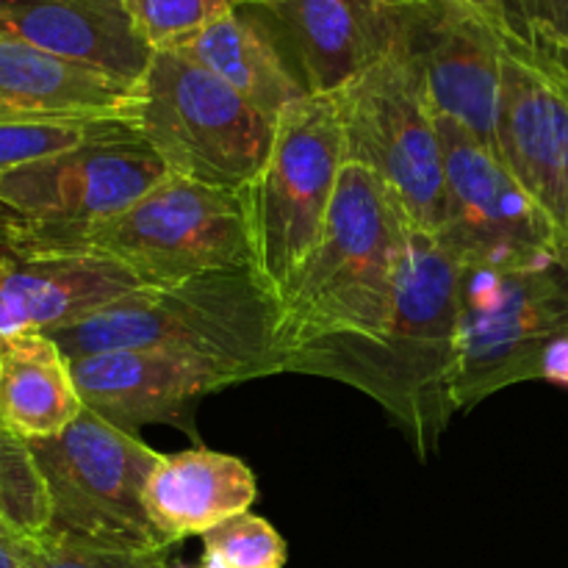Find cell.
<instances>
[{
  "instance_id": "5bb4252c",
  "label": "cell",
  "mask_w": 568,
  "mask_h": 568,
  "mask_svg": "<svg viewBox=\"0 0 568 568\" xmlns=\"http://www.w3.org/2000/svg\"><path fill=\"white\" fill-rule=\"evenodd\" d=\"M397 48L414 67L433 114L460 122L497 150L503 37L430 0H399Z\"/></svg>"
},
{
  "instance_id": "ffe728a7",
  "label": "cell",
  "mask_w": 568,
  "mask_h": 568,
  "mask_svg": "<svg viewBox=\"0 0 568 568\" xmlns=\"http://www.w3.org/2000/svg\"><path fill=\"white\" fill-rule=\"evenodd\" d=\"M83 414L70 358L39 331L0 336V430L17 442L59 436Z\"/></svg>"
},
{
  "instance_id": "7402d4cb",
  "label": "cell",
  "mask_w": 568,
  "mask_h": 568,
  "mask_svg": "<svg viewBox=\"0 0 568 568\" xmlns=\"http://www.w3.org/2000/svg\"><path fill=\"white\" fill-rule=\"evenodd\" d=\"M125 116L0 114V175L98 139Z\"/></svg>"
},
{
  "instance_id": "30bf717a",
  "label": "cell",
  "mask_w": 568,
  "mask_h": 568,
  "mask_svg": "<svg viewBox=\"0 0 568 568\" xmlns=\"http://www.w3.org/2000/svg\"><path fill=\"white\" fill-rule=\"evenodd\" d=\"M166 175L159 153L125 120L103 136L0 175V216L50 242L81 244Z\"/></svg>"
},
{
  "instance_id": "f1b7e54d",
  "label": "cell",
  "mask_w": 568,
  "mask_h": 568,
  "mask_svg": "<svg viewBox=\"0 0 568 568\" xmlns=\"http://www.w3.org/2000/svg\"><path fill=\"white\" fill-rule=\"evenodd\" d=\"M0 568H22V536L0 530Z\"/></svg>"
},
{
  "instance_id": "5b68a950",
  "label": "cell",
  "mask_w": 568,
  "mask_h": 568,
  "mask_svg": "<svg viewBox=\"0 0 568 568\" xmlns=\"http://www.w3.org/2000/svg\"><path fill=\"white\" fill-rule=\"evenodd\" d=\"M125 120L172 175L231 192L264 170L277 125L178 50H155Z\"/></svg>"
},
{
  "instance_id": "484cf974",
  "label": "cell",
  "mask_w": 568,
  "mask_h": 568,
  "mask_svg": "<svg viewBox=\"0 0 568 568\" xmlns=\"http://www.w3.org/2000/svg\"><path fill=\"white\" fill-rule=\"evenodd\" d=\"M22 568H166V552H120L39 532L22 536Z\"/></svg>"
},
{
  "instance_id": "ac0fdd59",
  "label": "cell",
  "mask_w": 568,
  "mask_h": 568,
  "mask_svg": "<svg viewBox=\"0 0 568 568\" xmlns=\"http://www.w3.org/2000/svg\"><path fill=\"white\" fill-rule=\"evenodd\" d=\"M255 497L258 483L250 466L205 447L159 455L144 483V508L170 547L247 514Z\"/></svg>"
},
{
  "instance_id": "6da1fadb",
  "label": "cell",
  "mask_w": 568,
  "mask_h": 568,
  "mask_svg": "<svg viewBox=\"0 0 568 568\" xmlns=\"http://www.w3.org/2000/svg\"><path fill=\"white\" fill-rule=\"evenodd\" d=\"M460 261L438 233L410 227L399 255L392 314L372 344H325L288 355L281 375H314L381 403L427 455L455 410Z\"/></svg>"
},
{
  "instance_id": "3957f363",
  "label": "cell",
  "mask_w": 568,
  "mask_h": 568,
  "mask_svg": "<svg viewBox=\"0 0 568 568\" xmlns=\"http://www.w3.org/2000/svg\"><path fill=\"white\" fill-rule=\"evenodd\" d=\"M277 300L255 270L144 286L48 333L70 361L111 349H164L214 361L244 381L275 375Z\"/></svg>"
},
{
  "instance_id": "52a82bcc",
  "label": "cell",
  "mask_w": 568,
  "mask_h": 568,
  "mask_svg": "<svg viewBox=\"0 0 568 568\" xmlns=\"http://www.w3.org/2000/svg\"><path fill=\"white\" fill-rule=\"evenodd\" d=\"M344 164L333 94H308L277 120L264 170L244 189L255 272L275 300L320 244Z\"/></svg>"
},
{
  "instance_id": "2e32d148",
  "label": "cell",
  "mask_w": 568,
  "mask_h": 568,
  "mask_svg": "<svg viewBox=\"0 0 568 568\" xmlns=\"http://www.w3.org/2000/svg\"><path fill=\"white\" fill-rule=\"evenodd\" d=\"M311 94H333L388 55L399 33V0H277L266 9Z\"/></svg>"
},
{
  "instance_id": "8992f818",
  "label": "cell",
  "mask_w": 568,
  "mask_h": 568,
  "mask_svg": "<svg viewBox=\"0 0 568 568\" xmlns=\"http://www.w3.org/2000/svg\"><path fill=\"white\" fill-rule=\"evenodd\" d=\"M44 483V532L120 552H166L144 508V483L161 453L83 408L59 436L28 444Z\"/></svg>"
},
{
  "instance_id": "83f0119b",
  "label": "cell",
  "mask_w": 568,
  "mask_h": 568,
  "mask_svg": "<svg viewBox=\"0 0 568 568\" xmlns=\"http://www.w3.org/2000/svg\"><path fill=\"white\" fill-rule=\"evenodd\" d=\"M430 3L444 6V9H453L458 14L471 17L480 26L491 28L497 37H510L514 28L508 20V0H430Z\"/></svg>"
},
{
  "instance_id": "1f68e13d",
  "label": "cell",
  "mask_w": 568,
  "mask_h": 568,
  "mask_svg": "<svg viewBox=\"0 0 568 568\" xmlns=\"http://www.w3.org/2000/svg\"><path fill=\"white\" fill-rule=\"evenodd\" d=\"M0 530H11V527H9V525H6V521H3V519H0Z\"/></svg>"
},
{
  "instance_id": "7a4b0ae2",
  "label": "cell",
  "mask_w": 568,
  "mask_h": 568,
  "mask_svg": "<svg viewBox=\"0 0 568 568\" xmlns=\"http://www.w3.org/2000/svg\"><path fill=\"white\" fill-rule=\"evenodd\" d=\"M410 227L381 178L349 161L342 166L320 244L277 297L275 375L303 349L383 336Z\"/></svg>"
},
{
  "instance_id": "4316f807",
  "label": "cell",
  "mask_w": 568,
  "mask_h": 568,
  "mask_svg": "<svg viewBox=\"0 0 568 568\" xmlns=\"http://www.w3.org/2000/svg\"><path fill=\"white\" fill-rule=\"evenodd\" d=\"M508 20L525 42L568 50V0H508Z\"/></svg>"
},
{
  "instance_id": "7c38bea8",
  "label": "cell",
  "mask_w": 568,
  "mask_h": 568,
  "mask_svg": "<svg viewBox=\"0 0 568 568\" xmlns=\"http://www.w3.org/2000/svg\"><path fill=\"white\" fill-rule=\"evenodd\" d=\"M444 142L442 242L460 264H532L555 258V236L508 164L455 120H438ZM560 258V255H558Z\"/></svg>"
},
{
  "instance_id": "e0dca14e",
  "label": "cell",
  "mask_w": 568,
  "mask_h": 568,
  "mask_svg": "<svg viewBox=\"0 0 568 568\" xmlns=\"http://www.w3.org/2000/svg\"><path fill=\"white\" fill-rule=\"evenodd\" d=\"M0 37L136 87L155 50L125 0H0Z\"/></svg>"
},
{
  "instance_id": "d6986e66",
  "label": "cell",
  "mask_w": 568,
  "mask_h": 568,
  "mask_svg": "<svg viewBox=\"0 0 568 568\" xmlns=\"http://www.w3.org/2000/svg\"><path fill=\"white\" fill-rule=\"evenodd\" d=\"M170 50L203 64L275 122L311 94L300 72L288 64L272 28L255 20L247 9L211 22Z\"/></svg>"
},
{
  "instance_id": "9c48e42d",
  "label": "cell",
  "mask_w": 568,
  "mask_h": 568,
  "mask_svg": "<svg viewBox=\"0 0 568 568\" xmlns=\"http://www.w3.org/2000/svg\"><path fill=\"white\" fill-rule=\"evenodd\" d=\"M344 155L381 178L419 231L444 222V142L414 67L394 44L388 55L333 92Z\"/></svg>"
},
{
  "instance_id": "277c9868",
  "label": "cell",
  "mask_w": 568,
  "mask_h": 568,
  "mask_svg": "<svg viewBox=\"0 0 568 568\" xmlns=\"http://www.w3.org/2000/svg\"><path fill=\"white\" fill-rule=\"evenodd\" d=\"M568 347V264H460L455 410L525 381H547Z\"/></svg>"
},
{
  "instance_id": "9a60e30c",
  "label": "cell",
  "mask_w": 568,
  "mask_h": 568,
  "mask_svg": "<svg viewBox=\"0 0 568 568\" xmlns=\"http://www.w3.org/2000/svg\"><path fill=\"white\" fill-rule=\"evenodd\" d=\"M70 366L83 408L128 433L170 425L203 394L244 383L231 366L164 349H111Z\"/></svg>"
},
{
  "instance_id": "d4e9b609",
  "label": "cell",
  "mask_w": 568,
  "mask_h": 568,
  "mask_svg": "<svg viewBox=\"0 0 568 568\" xmlns=\"http://www.w3.org/2000/svg\"><path fill=\"white\" fill-rule=\"evenodd\" d=\"M203 549L205 558L225 568H283L288 560L281 532L250 510L205 532Z\"/></svg>"
},
{
  "instance_id": "4fadbf2b",
  "label": "cell",
  "mask_w": 568,
  "mask_h": 568,
  "mask_svg": "<svg viewBox=\"0 0 568 568\" xmlns=\"http://www.w3.org/2000/svg\"><path fill=\"white\" fill-rule=\"evenodd\" d=\"M144 283L100 250L28 233L0 216V336L53 333Z\"/></svg>"
},
{
  "instance_id": "4dcf8cb0",
  "label": "cell",
  "mask_w": 568,
  "mask_h": 568,
  "mask_svg": "<svg viewBox=\"0 0 568 568\" xmlns=\"http://www.w3.org/2000/svg\"><path fill=\"white\" fill-rule=\"evenodd\" d=\"M194 568H225V566H222V564H216V560L205 558V555H203V560H200V564L194 566Z\"/></svg>"
},
{
  "instance_id": "44dd1931",
  "label": "cell",
  "mask_w": 568,
  "mask_h": 568,
  "mask_svg": "<svg viewBox=\"0 0 568 568\" xmlns=\"http://www.w3.org/2000/svg\"><path fill=\"white\" fill-rule=\"evenodd\" d=\"M133 89L20 39L0 37V114L128 116Z\"/></svg>"
},
{
  "instance_id": "ba28073f",
  "label": "cell",
  "mask_w": 568,
  "mask_h": 568,
  "mask_svg": "<svg viewBox=\"0 0 568 568\" xmlns=\"http://www.w3.org/2000/svg\"><path fill=\"white\" fill-rule=\"evenodd\" d=\"M81 244L116 258L144 286L255 270L244 192L205 186L172 172L131 209L89 231Z\"/></svg>"
},
{
  "instance_id": "603a6c76",
  "label": "cell",
  "mask_w": 568,
  "mask_h": 568,
  "mask_svg": "<svg viewBox=\"0 0 568 568\" xmlns=\"http://www.w3.org/2000/svg\"><path fill=\"white\" fill-rule=\"evenodd\" d=\"M0 519L20 536H39L50 525L44 483L26 442L0 430Z\"/></svg>"
},
{
  "instance_id": "f546056e",
  "label": "cell",
  "mask_w": 568,
  "mask_h": 568,
  "mask_svg": "<svg viewBox=\"0 0 568 568\" xmlns=\"http://www.w3.org/2000/svg\"><path fill=\"white\" fill-rule=\"evenodd\" d=\"M272 3H277V0H239V9H266Z\"/></svg>"
},
{
  "instance_id": "cb8c5ba5",
  "label": "cell",
  "mask_w": 568,
  "mask_h": 568,
  "mask_svg": "<svg viewBox=\"0 0 568 568\" xmlns=\"http://www.w3.org/2000/svg\"><path fill=\"white\" fill-rule=\"evenodd\" d=\"M139 37L153 50H170L211 22L239 11V0H125Z\"/></svg>"
},
{
  "instance_id": "8fae6325",
  "label": "cell",
  "mask_w": 568,
  "mask_h": 568,
  "mask_svg": "<svg viewBox=\"0 0 568 568\" xmlns=\"http://www.w3.org/2000/svg\"><path fill=\"white\" fill-rule=\"evenodd\" d=\"M497 150L568 264V50L503 39Z\"/></svg>"
}]
</instances>
